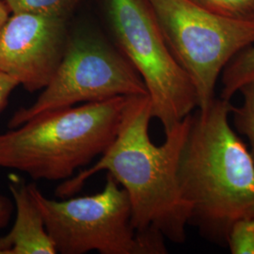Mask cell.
<instances>
[{
	"label": "cell",
	"mask_w": 254,
	"mask_h": 254,
	"mask_svg": "<svg viewBox=\"0 0 254 254\" xmlns=\"http://www.w3.org/2000/svg\"><path fill=\"white\" fill-rule=\"evenodd\" d=\"M9 15H10V11L8 6L3 0H0V29L3 27L5 22L8 20Z\"/></svg>",
	"instance_id": "obj_17"
},
{
	"label": "cell",
	"mask_w": 254,
	"mask_h": 254,
	"mask_svg": "<svg viewBox=\"0 0 254 254\" xmlns=\"http://www.w3.org/2000/svg\"><path fill=\"white\" fill-rule=\"evenodd\" d=\"M239 91L243 96L242 104L232 106L231 115L236 132L247 137L254 161V80L247 83Z\"/></svg>",
	"instance_id": "obj_12"
},
{
	"label": "cell",
	"mask_w": 254,
	"mask_h": 254,
	"mask_svg": "<svg viewBox=\"0 0 254 254\" xmlns=\"http://www.w3.org/2000/svg\"><path fill=\"white\" fill-rule=\"evenodd\" d=\"M220 98L230 101L249 82L254 80V44L236 55L220 75Z\"/></svg>",
	"instance_id": "obj_10"
},
{
	"label": "cell",
	"mask_w": 254,
	"mask_h": 254,
	"mask_svg": "<svg viewBox=\"0 0 254 254\" xmlns=\"http://www.w3.org/2000/svg\"><path fill=\"white\" fill-rule=\"evenodd\" d=\"M0 29V72L28 92L44 90L64 57L69 19L31 12L10 13Z\"/></svg>",
	"instance_id": "obj_8"
},
{
	"label": "cell",
	"mask_w": 254,
	"mask_h": 254,
	"mask_svg": "<svg viewBox=\"0 0 254 254\" xmlns=\"http://www.w3.org/2000/svg\"><path fill=\"white\" fill-rule=\"evenodd\" d=\"M233 254H254V218H241L230 229L227 246Z\"/></svg>",
	"instance_id": "obj_14"
},
{
	"label": "cell",
	"mask_w": 254,
	"mask_h": 254,
	"mask_svg": "<svg viewBox=\"0 0 254 254\" xmlns=\"http://www.w3.org/2000/svg\"><path fill=\"white\" fill-rule=\"evenodd\" d=\"M10 13L31 12L69 19L83 0H3Z\"/></svg>",
	"instance_id": "obj_11"
},
{
	"label": "cell",
	"mask_w": 254,
	"mask_h": 254,
	"mask_svg": "<svg viewBox=\"0 0 254 254\" xmlns=\"http://www.w3.org/2000/svg\"><path fill=\"white\" fill-rule=\"evenodd\" d=\"M148 95L145 84L118 47L90 31L70 33L63 60L36 101L17 109L9 129L37 115L80 103Z\"/></svg>",
	"instance_id": "obj_7"
},
{
	"label": "cell",
	"mask_w": 254,
	"mask_h": 254,
	"mask_svg": "<svg viewBox=\"0 0 254 254\" xmlns=\"http://www.w3.org/2000/svg\"><path fill=\"white\" fill-rule=\"evenodd\" d=\"M103 5L117 47L144 82L152 116L166 134L198 109L190 78L171 52L147 0H103Z\"/></svg>",
	"instance_id": "obj_5"
},
{
	"label": "cell",
	"mask_w": 254,
	"mask_h": 254,
	"mask_svg": "<svg viewBox=\"0 0 254 254\" xmlns=\"http://www.w3.org/2000/svg\"><path fill=\"white\" fill-rule=\"evenodd\" d=\"M28 187L57 254L167 253L162 244L136 234L128 194L110 174L99 193L64 200L48 199L34 183Z\"/></svg>",
	"instance_id": "obj_4"
},
{
	"label": "cell",
	"mask_w": 254,
	"mask_h": 254,
	"mask_svg": "<svg viewBox=\"0 0 254 254\" xmlns=\"http://www.w3.org/2000/svg\"><path fill=\"white\" fill-rule=\"evenodd\" d=\"M174 58L205 109L231 60L254 44V24L226 18L192 0H147Z\"/></svg>",
	"instance_id": "obj_6"
},
{
	"label": "cell",
	"mask_w": 254,
	"mask_h": 254,
	"mask_svg": "<svg viewBox=\"0 0 254 254\" xmlns=\"http://www.w3.org/2000/svg\"><path fill=\"white\" fill-rule=\"evenodd\" d=\"M130 96L37 115L0 134V168L60 181L104 154L117 136Z\"/></svg>",
	"instance_id": "obj_3"
},
{
	"label": "cell",
	"mask_w": 254,
	"mask_h": 254,
	"mask_svg": "<svg viewBox=\"0 0 254 254\" xmlns=\"http://www.w3.org/2000/svg\"><path fill=\"white\" fill-rule=\"evenodd\" d=\"M190 114L165 134L162 144L155 145L149 135L153 119L149 95L130 96L111 145L91 168L60 185L56 195L71 197L91 176L106 171L128 194L137 235H160L175 244L184 243L190 210L182 198L177 169Z\"/></svg>",
	"instance_id": "obj_1"
},
{
	"label": "cell",
	"mask_w": 254,
	"mask_h": 254,
	"mask_svg": "<svg viewBox=\"0 0 254 254\" xmlns=\"http://www.w3.org/2000/svg\"><path fill=\"white\" fill-rule=\"evenodd\" d=\"M14 211L13 201L9 198L0 195V233L9 225L11 215Z\"/></svg>",
	"instance_id": "obj_16"
},
{
	"label": "cell",
	"mask_w": 254,
	"mask_h": 254,
	"mask_svg": "<svg viewBox=\"0 0 254 254\" xmlns=\"http://www.w3.org/2000/svg\"><path fill=\"white\" fill-rule=\"evenodd\" d=\"M17 86L19 83L16 79L0 72V113L7 108L9 96Z\"/></svg>",
	"instance_id": "obj_15"
},
{
	"label": "cell",
	"mask_w": 254,
	"mask_h": 254,
	"mask_svg": "<svg viewBox=\"0 0 254 254\" xmlns=\"http://www.w3.org/2000/svg\"><path fill=\"white\" fill-rule=\"evenodd\" d=\"M226 18L254 24V0H192Z\"/></svg>",
	"instance_id": "obj_13"
},
{
	"label": "cell",
	"mask_w": 254,
	"mask_h": 254,
	"mask_svg": "<svg viewBox=\"0 0 254 254\" xmlns=\"http://www.w3.org/2000/svg\"><path fill=\"white\" fill-rule=\"evenodd\" d=\"M8 185L15 219L9 233L0 236V254H57L28 184L18 175L9 174Z\"/></svg>",
	"instance_id": "obj_9"
},
{
	"label": "cell",
	"mask_w": 254,
	"mask_h": 254,
	"mask_svg": "<svg viewBox=\"0 0 254 254\" xmlns=\"http://www.w3.org/2000/svg\"><path fill=\"white\" fill-rule=\"evenodd\" d=\"M232 106L219 97L191 113L177 169L189 225L225 247L233 224L254 218V161L230 124Z\"/></svg>",
	"instance_id": "obj_2"
}]
</instances>
